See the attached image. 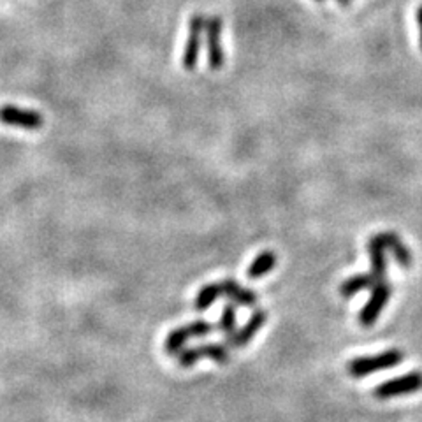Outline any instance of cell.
I'll return each instance as SVG.
<instances>
[{"label": "cell", "mask_w": 422, "mask_h": 422, "mask_svg": "<svg viewBox=\"0 0 422 422\" xmlns=\"http://www.w3.org/2000/svg\"><path fill=\"white\" fill-rule=\"evenodd\" d=\"M403 352L398 349L385 350V352L377 354V356H366V357H357L352 359L347 364V371H349L352 377L361 378L366 377V375L377 373V371L391 370V368L398 366L403 361Z\"/></svg>", "instance_id": "obj_1"}, {"label": "cell", "mask_w": 422, "mask_h": 422, "mask_svg": "<svg viewBox=\"0 0 422 422\" xmlns=\"http://www.w3.org/2000/svg\"><path fill=\"white\" fill-rule=\"evenodd\" d=\"M213 325L206 321H196L190 324L182 325V328L173 329L168 335L164 342V349L169 356H178L183 349H185L187 342L190 338H201V336H208L213 333Z\"/></svg>", "instance_id": "obj_2"}, {"label": "cell", "mask_w": 422, "mask_h": 422, "mask_svg": "<svg viewBox=\"0 0 422 422\" xmlns=\"http://www.w3.org/2000/svg\"><path fill=\"white\" fill-rule=\"evenodd\" d=\"M422 389V373L421 371H412V373L402 375L392 380L384 382V384L377 385L373 391L375 398L378 399H391L398 398V396L412 395Z\"/></svg>", "instance_id": "obj_3"}, {"label": "cell", "mask_w": 422, "mask_h": 422, "mask_svg": "<svg viewBox=\"0 0 422 422\" xmlns=\"http://www.w3.org/2000/svg\"><path fill=\"white\" fill-rule=\"evenodd\" d=\"M204 27H206V18L201 13H196L190 18L189 23V37H187L185 49H183L182 66L187 70H194L199 62V53L203 48V35Z\"/></svg>", "instance_id": "obj_4"}, {"label": "cell", "mask_w": 422, "mask_h": 422, "mask_svg": "<svg viewBox=\"0 0 422 422\" xmlns=\"http://www.w3.org/2000/svg\"><path fill=\"white\" fill-rule=\"evenodd\" d=\"M0 122H2L4 125L18 127V129L39 130L44 125V116L39 111H35V109L6 104L0 108Z\"/></svg>", "instance_id": "obj_5"}, {"label": "cell", "mask_w": 422, "mask_h": 422, "mask_svg": "<svg viewBox=\"0 0 422 422\" xmlns=\"http://www.w3.org/2000/svg\"><path fill=\"white\" fill-rule=\"evenodd\" d=\"M392 294V287L389 285L385 280L375 283L373 292H371L370 299L366 301V304L363 306L359 314V322L363 328H371L377 322V318L380 317V314L384 311L385 304L389 303Z\"/></svg>", "instance_id": "obj_6"}, {"label": "cell", "mask_w": 422, "mask_h": 422, "mask_svg": "<svg viewBox=\"0 0 422 422\" xmlns=\"http://www.w3.org/2000/svg\"><path fill=\"white\" fill-rule=\"evenodd\" d=\"M204 357L218 364H225L229 363V349L220 343H206V345L192 347V349H183L178 354V364L182 368H190Z\"/></svg>", "instance_id": "obj_7"}, {"label": "cell", "mask_w": 422, "mask_h": 422, "mask_svg": "<svg viewBox=\"0 0 422 422\" xmlns=\"http://www.w3.org/2000/svg\"><path fill=\"white\" fill-rule=\"evenodd\" d=\"M220 35H222V20L218 16H210L206 20V27H204V42H206L208 49V66L213 70L222 69L223 62H225Z\"/></svg>", "instance_id": "obj_8"}, {"label": "cell", "mask_w": 422, "mask_h": 422, "mask_svg": "<svg viewBox=\"0 0 422 422\" xmlns=\"http://www.w3.org/2000/svg\"><path fill=\"white\" fill-rule=\"evenodd\" d=\"M266 318H268V314L264 310H255L254 314L250 315V318L247 321V324L243 328H240L237 331H234V335L229 336V345L230 347H244L254 340V336L261 331L262 325L266 324Z\"/></svg>", "instance_id": "obj_9"}, {"label": "cell", "mask_w": 422, "mask_h": 422, "mask_svg": "<svg viewBox=\"0 0 422 422\" xmlns=\"http://www.w3.org/2000/svg\"><path fill=\"white\" fill-rule=\"evenodd\" d=\"M220 287H222L223 296H225L227 299L232 301V303L240 304V306H255V304H257V299H259L257 292H254V290L250 289H244V287H241L236 280L232 278L222 280V282H220Z\"/></svg>", "instance_id": "obj_10"}, {"label": "cell", "mask_w": 422, "mask_h": 422, "mask_svg": "<svg viewBox=\"0 0 422 422\" xmlns=\"http://www.w3.org/2000/svg\"><path fill=\"white\" fill-rule=\"evenodd\" d=\"M368 252H370L371 261V275L375 276L377 282H382L385 278V273H387V257H385V247L378 234H375L368 241Z\"/></svg>", "instance_id": "obj_11"}, {"label": "cell", "mask_w": 422, "mask_h": 422, "mask_svg": "<svg viewBox=\"0 0 422 422\" xmlns=\"http://www.w3.org/2000/svg\"><path fill=\"white\" fill-rule=\"evenodd\" d=\"M378 236H380V240H382V243H384L385 250L392 252L396 262H398L402 268L409 269L410 266H412V262H414L412 252H410V248L407 247L405 243H403L402 237H399L398 234H396V232H380Z\"/></svg>", "instance_id": "obj_12"}, {"label": "cell", "mask_w": 422, "mask_h": 422, "mask_svg": "<svg viewBox=\"0 0 422 422\" xmlns=\"http://www.w3.org/2000/svg\"><path fill=\"white\" fill-rule=\"evenodd\" d=\"M276 266V254L273 250H264L252 261L248 266L247 276L248 278H262L264 275L271 273Z\"/></svg>", "instance_id": "obj_13"}, {"label": "cell", "mask_w": 422, "mask_h": 422, "mask_svg": "<svg viewBox=\"0 0 422 422\" xmlns=\"http://www.w3.org/2000/svg\"><path fill=\"white\" fill-rule=\"evenodd\" d=\"M375 283H378V282L375 280V276L371 275V273L370 275L350 276V278H347L345 282L340 285V294H342L345 299H349V297L359 294L361 290H366V289H371V287H375Z\"/></svg>", "instance_id": "obj_14"}, {"label": "cell", "mask_w": 422, "mask_h": 422, "mask_svg": "<svg viewBox=\"0 0 422 422\" xmlns=\"http://www.w3.org/2000/svg\"><path fill=\"white\" fill-rule=\"evenodd\" d=\"M220 296H222V287H220V283H208V285H204L203 289L197 292L194 306H196L197 311L208 310Z\"/></svg>", "instance_id": "obj_15"}, {"label": "cell", "mask_w": 422, "mask_h": 422, "mask_svg": "<svg viewBox=\"0 0 422 422\" xmlns=\"http://www.w3.org/2000/svg\"><path fill=\"white\" fill-rule=\"evenodd\" d=\"M216 328H218V331H222L223 335H234V331H236V310H234V304H225V306H223Z\"/></svg>", "instance_id": "obj_16"}, {"label": "cell", "mask_w": 422, "mask_h": 422, "mask_svg": "<svg viewBox=\"0 0 422 422\" xmlns=\"http://www.w3.org/2000/svg\"><path fill=\"white\" fill-rule=\"evenodd\" d=\"M416 18H417V27H419V44H421V49H422V4L419 7H417V14H416Z\"/></svg>", "instance_id": "obj_17"}, {"label": "cell", "mask_w": 422, "mask_h": 422, "mask_svg": "<svg viewBox=\"0 0 422 422\" xmlns=\"http://www.w3.org/2000/svg\"><path fill=\"white\" fill-rule=\"evenodd\" d=\"M336 2H338L340 6L347 7V6H350V4H352V0H336Z\"/></svg>", "instance_id": "obj_18"}, {"label": "cell", "mask_w": 422, "mask_h": 422, "mask_svg": "<svg viewBox=\"0 0 422 422\" xmlns=\"http://www.w3.org/2000/svg\"><path fill=\"white\" fill-rule=\"evenodd\" d=\"M315 2H324V0H315Z\"/></svg>", "instance_id": "obj_19"}]
</instances>
